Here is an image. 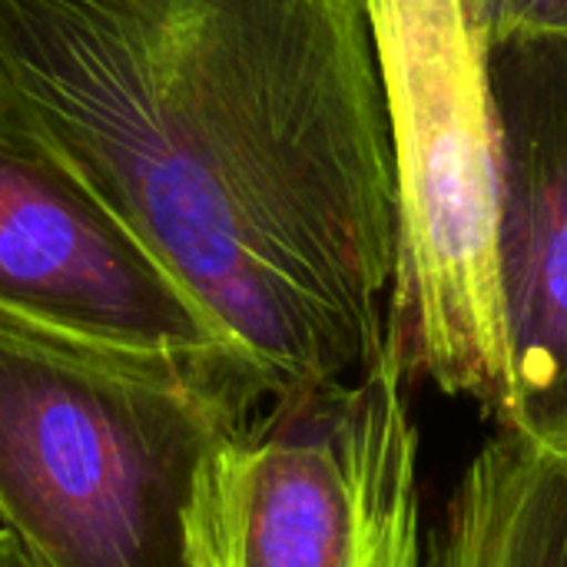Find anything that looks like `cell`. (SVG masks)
Wrapping results in <instances>:
<instances>
[{
	"label": "cell",
	"mask_w": 567,
	"mask_h": 567,
	"mask_svg": "<svg viewBox=\"0 0 567 567\" xmlns=\"http://www.w3.org/2000/svg\"><path fill=\"white\" fill-rule=\"evenodd\" d=\"M0 130L110 206L272 399L385 352L399 189L365 0H0Z\"/></svg>",
	"instance_id": "1"
},
{
	"label": "cell",
	"mask_w": 567,
	"mask_h": 567,
	"mask_svg": "<svg viewBox=\"0 0 567 567\" xmlns=\"http://www.w3.org/2000/svg\"><path fill=\"white\" fill-rule=\"evenodd\" d=\"M495 37L567 27V0H485Z\"/></svg>",
	"instance_id": "8"
},
{
	"label": "cell",
	"mask_w": 567,
	"mask_h": 567,
	"mask_svg": "<svg viewBox=\"0 0 567 567\" xmlns=\"http://www.w3.org/2000/svg\"><path fill=\"white\" fill-rule=\"evenodd\" d=\"M498 292L512 412L498 429L567 435V27L492 40Z\"/></svg>",
	"instance_id": "6"
},
{
	"label": "cell",
	"mask_w": 567,
	"mask_h": 567,
	"mask_svg": "<svg viewBox=\"0 0 567 567\" xmlns=\"http://www.w3.org/2000/svg\"><path fill=\"white\" fill-rule=\"evenodd\" d=\"M0 567H43L27 548L23 542L10 532V528H0Z\"/></svg>",
	"instance_id": "9"
},
{
	"label": "cell",
	"mask_w": 567,
	"mask_h": 567,
	"mask_svg": "<svg viewBox=\"0 0 567 567\" xmlns=\"http://www.w3.org/2000/svg\"><path fill=\"white\" fill-rule=\"evenodd\" d=\"M0 316L120 349H236L110 206L7 130H0Z\"/></svg>",
	"instance_id": "5"
},
{
	"label": "cell",
	"mask_w": 567,
	"mask_h": 567,
	"mask_svg": "<svg viewBox=\"0 0 567 567\" xmlns=\"http://www.w3.org/2000/svg\"><path fill=\"white\" fill-rule=\"evenodd\" d=\"M405 382L385 349L355 379L269 399L199 468L189 567H429Z\"/></svg>",
	"instance_id": "4"
},
{
	"label": "cell",
	"mask_w": 567,
	"mask_h": 567,
	"mask_svg": "<svg viewBox=\"0 0 567 567\" xmlns=\"http://www.w3.org/2000/svg\"><path fill=\"white\" fill-rule=\"evenodd\" d=\"M272 399L239 349L153 352L0 316V518L43 567H189L206 455Z\"/></svg>",
	"instance_id": "2"
},
{
	"label": "cell",
	"mask_w": 567,
	"mask_h": 567,
	"mask_svg": "<svg viewBox=\"0 0 567 567\" xmlns=\"http://www.w3.org/2000/svg\"><path fill=\"white\" fill-rule=\"evenodd\" d=\"M382 80L399 262L385 349L508 422L512 379L498 292V113L485 0H365Z\"/></svg>",
	"instance_id": "3"
},
{
	"label": "cell",
	"mask_w": 567,
	"mask_h": 567,
	"mask_svg": "<svg viewBox=\"0 0 567 567\" xmlns=\"http://www.w3.org/2000/svg\"><path fill=\"white\" fill-rule=\"evenodd\" d=\"M429 567H567V435L498 429L462 472Z\"/></svg>",
	"instance_id": "7"
}]
</instances>
